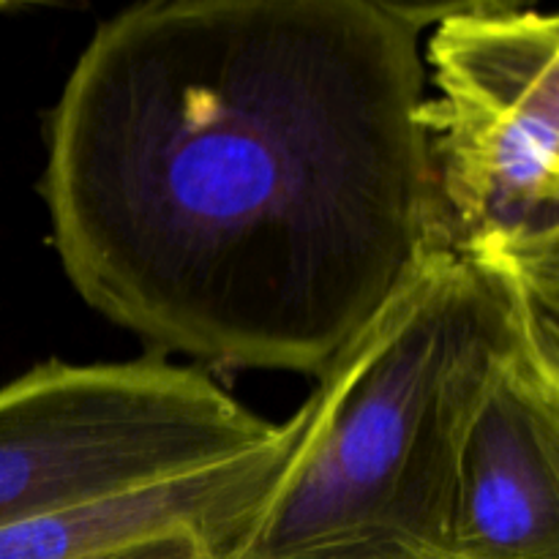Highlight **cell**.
Returning <instances> with one entry per match:
<instances>
[{"label": "cell", "instance_id": "7", "mask_svg": "<svg viewBox=\"0 0 559 559\" xmlns=\"http://www.w3.org/2000/svg\"><path fill=\"white\" fill-rule=\"evenodd\" d=\"M467 254L506 284L519 355L559 413V224Z\"/></svg>", "mask_w": 559, "mask_h": 559}, {"label": "cell", "instance_id": "1", "mask_svg": "<svg viewBox=\"0 0 559 559\" xmlns=\"http://www.w3.org/2000/svg\"><path fill=\"white\" fill-rule=\"evenodd\" d=\"M431 5L151 0L44 120L74 293L156 355L320 377L453 246L420 109Z\"/></svg>", "mask_w": 559, "mask_h": 559}, {"label": "cell", "instance_id": "2", "mask_svg": "<svg viewBox=\"0 0 559 559\" xmlns=\"http://www.w3.org/2000/svg\"><path fill=\"white\" fill-rule=\"evenodd\" d=\"M516 342L502 278L456 246L317 377L293 453L227 559H456L473 409Z\"/></svg>", "mask_w": 559, "mask_h": 559}, {"label": "cell", "instance_id": "6", "mask_svg": "<svg viewBox=\"0 0 559 559\" xmlns=\"http://www.w3.org/2000/svg\"><path fill=\"white\" fill-rule=\"evenodd\" d=\"M445 69L527 109L559 134V11L513 3L445 5L424 44Z\"/></svg>", "mask_w": 559, "mask_h": 559}, {"label": "cell", "instance_id": "8", "mask_svg": "<svg viewBox=\"0 0 559 559\" xmlns=\"http://www.w3.org/2000/svg\"><path fill=\"white\" fill-rule=\"evenodd\" d=\"M76 559H224V555L200 530L175 527Z\"/></svg>", "mask_w": 559, "mask_h": 559}, {"label": "cell", "instance_id": "5", "mask_svg": "<svg viewBox=\"0 0 559 559\" xmlns=\"http://www.w3.org/2000/svg\"><path fill=\"white\" fill-rule=\"evenodd\" d=\"M298 431L300 418L295 413L284 420L276 440L246 456L167 484L0 527V559H76L175 527L205 533L227 559L271 497Z\"/></svg>", "mask_w": 559, "mask_h": 559}, {"label": "cell", "instance_id": "3", "mask_svg": "<svg viewBox=\"0 0 559 559\" xmlns=\"http://www.w3.org/2000/svg\"><path fill=\"white\" fill-rule=\"evenodd\" d=\"M278 431L162 355L47 360L0 388V527L216 467Z\"/></svg>", "mask_w": 559, "mask_h": 559}, {"label": "cell", "instance_id": "4", "mask_svg": "<svg viewBox=\"0 0 559 559\" xmlns=\"http://www.w3.org/2000/svg\"><path fill=\"white\" fill-rule=\"evenodd\" d=\"M456 559H559V413L516 342L473 409L453 516Z\"/></svg>", "mask_w": 559, "mask_h": 559}]
</instances>
